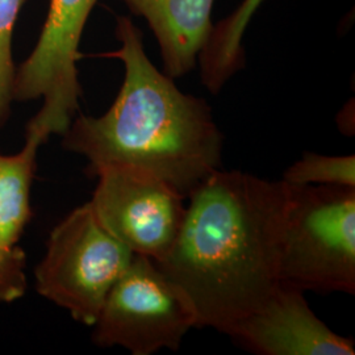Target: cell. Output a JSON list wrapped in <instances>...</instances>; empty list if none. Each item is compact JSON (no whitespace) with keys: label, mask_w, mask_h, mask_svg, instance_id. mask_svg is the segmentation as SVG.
<instances>
[{"label":"cell","mask_w":355,"mask_h":355,"mask_svg":"<svg viewBox=\"0 0 355 355\" xmlns=\"http://www.w3.org/2000/svg\"><path fill=\"white\" fill-rule=\"evenodd\" d=\"M196 322L189 295L153 259L135 254L103 304L92 340L102 347H124L133 355L175 352L184 336L196 329Z\"/></svg>","instance_id":"5"},{"label":"cell","mask_w":355,"mask_h":355,"mask_svg":"<svg viewBox=\"0 0 355 355\" xmlns=\"http://www.w3.org/2000/svg\"><path fill=\"white\" fill-rule=\"evenodd\" d=\"M98 184L89 202L99 223L135 254L161 262L177 239L184 196L149 173L105 166L92 175Z\"/></svg>","instance_id":"7"},{"label":"cell","mask_w":355,"mask_h":355,"mask_svg":"<svg viewBox=\"0 0 355 355\" xmlns=\"http://www.w3.org/2000/svg\"><path fill=\"white\" fill-rule=\"evenodd\" d=\"M24 0H0V129L11 114L16 67L13 64V29Z\"/></svg>","instance_id":"13"},{"label":"cell","mask_w":355,"mask_h":355,"mask_svg":"<svg viewBox=\"0 0 355 355\" xmlns=\"http://www.w3.org/2000/svg\"><path fill=\"white\" fill-rule=\"evenodd\" d=\"M26 254L19 248L0 242V305L10 304L26 295Z\"/></svg>","instance_id":"14"},{"label":"cell","mask_w":355,"mask_h":355,"mask_svg":"<svg viewBox=\"0 0 355 355\" xmlns=\"http://www.w3.org/2000/svg\"><path fill=\"white\" fill-rule=\"evenodd\" d=\"M187 199L177 239L155 263L189 295L196 329L227 334L280 283L290 186L218 168Z\"/></svg>","instance_id":"1"},{"label":"cell","mask_w":355,"mask_h":355,"mask_svg":"<svg viewBox=\"0 0 355 355\" xmlns=\"http://www.w3.org/2000/svg\"><path fill=\"white\" fill-rule=\"evenodd\" d=\"M229 337L259 355H354V340L327 327L311 309L304 291L282 283Z\"/></svg>","instance_id":"8"},{"label":"cell","mask_w":355,"mask_h":355,"mask_svg":"<svg viewBox=\"0 0 355 355\" xmlns=\"http://www.w3.org/2000/svg\"><path fill=\"white\" fill-rule=\"evenodd\" d=\"M291 186H343L355 187V157L322 155L305 152L302 159L290 166L283 179Z\"/></svg>","instance_id":"12"},{"label":"cell","mask_w":355,"mask_h":355,"mask_svg":"<svg viewBox=\"0 0 355 355\" xmlns=\"http://www.w3.org/2000/svg\"><path fill=\"white\" fill-rule=\"evenodd\" d=\"M142 16L157 38L164 73L175 79L198 64L200 51L212 32L215 0H123Z\"/></svg>","instance_id":"9"},{"label":"cell","mask_w":355,"mask_h":355,"mask_svg":"<svg viewBox=\"0 0 355 355\" xmlns=\"http://www.w3.org/2000/svg\"><path fill=\"white\" fill-rule=\"evenodd\" d=\"M40 136L26 133L23 149L12 155L0 154V242L17 246L31 218V187L36 171Z\"/></svg>","instance_id":"10"},{"label":"cell","mask_w":355,"mask_h":355,"mask_svg":"<svg viewBox=\"0 0 355 355\" xmlns=\"http://www.w3.org/2000/svg\"><path fill=\"white\" fill-rule=\"evenodd\" d=\"M99 0H51L35 49L16 69L13 99H42L26 125L42 140L62 136L76 119L82 87L78 78L79 44L89 15Z\"/></svg>","instance_id":"6"},{"label":"cell","mask_w":355,"mask_h":355,"mask_svg":"<svg viewBox=\"0 0 355 355\" xmlns=\"http://www.w3.org/2000/svg\"><path fill=\"white\" fill-rule=\"evenodd\" d=\"M133 257L99 223L91 203H85L51 230L45 257L36 267V290L78 322L94 327Z\"/></svg>","instance_id":"4"},{"label":"cell","mask_w":355,"mask_h":355,"mask_svg":"<svg viewBox=\"0 0 355 355\" xmlns=\"http://www.w3.org/2000/svg\"><path fill=\"white\" fill-rule=\"evenodd\" d=\"M124 82L99 117L79 116L62 135L64 149L83 155L89 177L105 166H127L159 178L187 199L223 164L224 136L209 104L182 92L148 58L140 29L117 17Z\"/></svg>","instance_id":"2"},{"label":"cell","mask_w":355,"mask_h":355,"mask_svg":"<svg viewBox=\"0 0 355 355\" xmlns=\"http://www.w3.org/2000/svg\"><path fill=\"white\" fill-rule=\"evenodd\" d=\"M290 186L279 282L302 291L355 293V187Z\"/></svg>","instance_id":"3"},{"label":"cell","mask_w":355,"mask_h":355,"mask_svg":"<svg viewBox=\"0 0 355 355\" xmlns=\"http://www.w3.org/2000/svg\"><path fill=\"white\" fill-rule=\"evenodd\" d=\"M263 0H242L236 11L212 28L198 62L202 82L211 94H218L232 76L245 66L242 38Z\"/></svg>","instance_id":"11"}]
</instances>
